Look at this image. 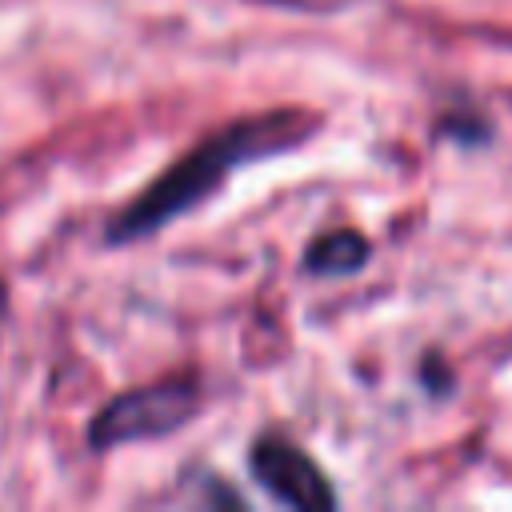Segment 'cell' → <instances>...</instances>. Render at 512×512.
<instances>
[{
    "label": "cell",
    "mask_w": 512,
    "mask_h": 512,
    "mask_svg": "<svg viewBox=\"0 0 512 512\" xmlns=\"http://www.w3.org/2000/svg\"><path fill=\"white\" fill-rule=\"evenodd\" d=\"M308 132H312V116L280 108V112L244 116V120L204 136L192 152H184L176 164H168L116 220H108V240L128 244V240H140V236L164 228L172 216H180V212L196 208L204 196H212L228 180V172H236L240 164H248L256 156L296 148Z\"/></svg>",
    "instance_id": "6da1fadb"
},
{
    "label": "cell",
    "mask_w": 512,
    "mask_h": 512,
    "mask_svg": "<svg viewBox=\"0 0 512 512\" xmlns=\"http://www.w3.org/2000/svg\"><path fill=\"white\" fill-rule=\"evenodd\" d=\"M196 408H200V384L192 376H172V380H160L148 388H132L96 412V420L88 428V444L120 448L132 440H156V436L188 424Z\"/></svg>",
    "instance_id": "7a4b0ae2"
},
{
    "label": "cell",
    "mask_w": 512,
    "mask_h": 512,
    "mask_svg": "<svg viewBox=\"0 0 512 512\" xmlns=\"http://www.w3.org/2000/svg\"><path fill=\"white\" fill-rule=\"evenodd\" d=\"M252 472L256 480L284 504L296 508H332L336 492L328 488L324 472L284 436H260L252 448Z\"/></svg>",
    "instance_id": "3957f363"
},
{
    "label": "cell",
    "mask_w": 512,
    "mask_h": 512,
    "mask_svg": "<svg viewBox=\"0 0 512 512\" xmlns=\"http://www.w3.org/2000/svg\"><path fill=\"white\" fill-rule=\"evenodd\" d=\"M368 260V244L356 232H324L308 248V268L316 276H348Z\"/></svg>",
    "instance_id": "277c9868"
},
{
    "label": "cell",
    "mask_w": 512,
    "mask_h": 512,
    "mask_svg": "<svg viewBox=\"0 0 512 512\" xmlns=\"http://www.w3.org/2000/svg\"><path fill=\"white\" fill-rule=\"evenodd\" d=\"M268 4H292V8H312V12H320V8H336V4H344V0H268Z\"/></svg>",
    "instance_id": "5b68a950"
}]
</instances>
